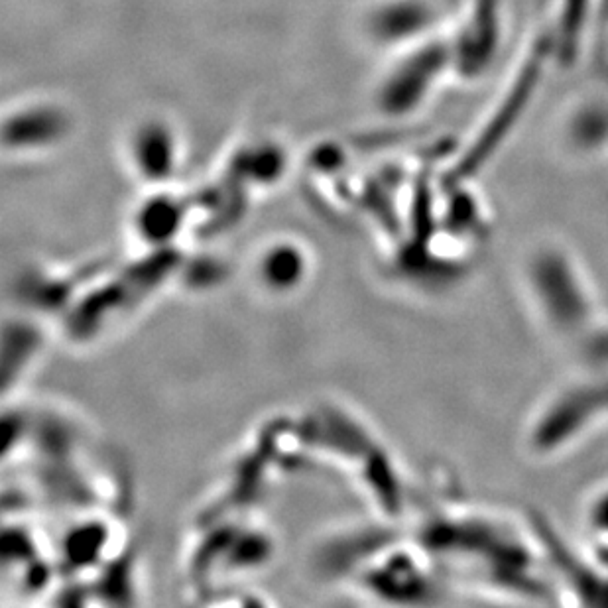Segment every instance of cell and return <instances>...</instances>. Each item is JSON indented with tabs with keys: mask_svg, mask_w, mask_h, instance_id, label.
Here are the masks:
<instances>
[{
	"mask_svg": "<svg viewBox=\"0 0 608 608\" xmlns=\"http://www.w3.org/2000/svg\"><path fill=\"white\" fill-rule=\"evenodd\" d=\"M538 77V65L534 67H528L522 77L518 79V83L512 87L508 99H506V105H502V109L494 115V119L490 122V126L487 128V132L483 134V142H481V150H490L496 140L500 138L502 132H506L510 128V124L514 122V117L522 111L524 103L528 101V95H530V87L534 83V79Z\"/></svg>",
	"mask_w": 608,
	"mask_h": 608,
	"instance_id": "1",
	"label": "cell"
}]
</instances>
